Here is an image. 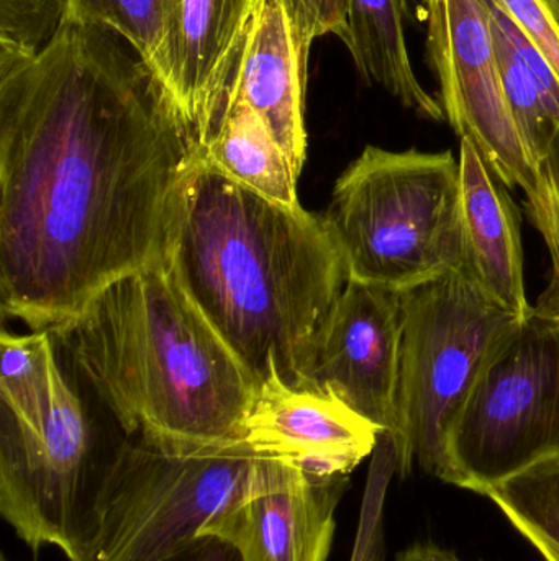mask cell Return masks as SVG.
Listing matches in <instances>:
<instances>
[{
	"label": "cell",
	"mask_w": 559,
	"mask_h": 561,
	"mask_svg": "<svg viewBox=\"0 0 559 561\" xmlns=\"http://www.w3.org/2000/svg\"><path fill=\"white\" fill-rule=\"evenodd\" d=\"M199 147L127 42L59 23L0 55V307L61 329L118 279L166 262Z\"/></svg>",
	"instance_id": "1"
},
{
	"label": "cell",
	"mask_w": 559,
	"mask_h": 561,
	"mask_svg": "<svg viewBox=\"0 0 559 561\" xmlns=\"http://www.w3.org/2000/svg\"><path fill=\"white\" fill-rule=\"evenodd\" d=\"M164 265L261 386L304 391L312 343L350 275L324 216L259 196L197 151Z\"/></svg>",
	"instance_id": "2"
},
{
	"label": "cell",
	"mask_w": 559,
	"mask_h": 561,
	"mask_svg": "<svg viewBox=\"0 0 559 561\" xmlns=\"http://www.w3.org/2000/svg\"><path fill=\"white\" fill-rule=\"evenodd\" d=\"M51 335L124 435L238 444L258 386L164 263L105 287Z\"/></svg>",
	"instance_id": "3"
},
{
	"label": "cell",
	"mask_w": 559,
	"mask_h": 561,
	"mask_svg": "<svg viewBox=\"0 0 559 561\" xmlns=\"http://www.w3.org/2000/svg\"><path fill=\"white\" fill-rule=\"evenodd\" d=\"M324 219L350 279L403 293L459 270V160L370 145L338 178Z\"/></svg>",
	"instance_id": "4"
},
{
	"label": "cell",
	"mask_w": 559,
	"mask_h": 561,
	"mask_svg": "<svg viewBox=\"0 0 559 561\" xmlns=\"http://www.w3.org/2000/svg\"><path fill=\"white\" fill-rule=\"evenodd\" d=\"M258 454L125 435L105 468L71 561H161L245 491Z\"/></svg>",
	"instance_id": "5"
},
{
	"label": "cell",
	"mask_w": 559,
	"mask_h": 561,
	"mask_svg": "<svg viewBox=\"0 0 559 561\" xmlns=\"http://www.w3.org/2000/svg\"><path fill=\"white\" fill-rule=\"evenodd\" d=\"M397 474L414 465L449 484L450 428L499 343L521 322L471 278L452 270L400 293Z\"/></svg>",
	"instance_id": "6"
},
{
	"label": "cell",
	"mask_w": 559,
	"mask_h": 561,
	"mask_svg": "<svg viewBox=\"0 0 559 561\" xmlns=\"http://www.w3.org/2000/svg\"><path fill=\"white\" fill-rule=\"evenodd\" d=\"M559 454V317L534 310L499 343L446 438L449 484L486 491Z\"/></svg>",
	"instance_id": "7"
},
{
	"label": "cell",
	"mask_w": 559,
	"mask_h": 561,
	"mask_svg": "<svg viewBox=\"0 0 559 561\" xmlns=\"http://www.w3.org/2000/svg\"><path fill=\"white\" fill-rule=\"evenodd\" d=\"M108 461L97 460L88 411L59 373L42 431H28L0 412L3 520L33 552L53 546L74 560Z\"/></svg>",
	"instance_id": "8"
},
{
	"label": "cell",
	"mask_w": 559,
	"mask_h": 561,
	"mask_svg": "<svg viewBox=\"0 0 559 561\" xmlns=\"http://www.w3.org/2000/svg\"><path fill=\"white\" fill-rule=\"evenodd\" d=\"M427 58L446 121L469 138L505 187L537 191L538 171L512 121L499 78L486 0H422Z\"/></svg>",
	"instance_id": "9"
},
{
	"label": "cell",
	"mask_w": 559,
	"mask_h": 561,
	"mask_svg": "<svg viewBox=\"0 0 559 561\" xmlns=\"http://www.w3.org/2000/svg\"><path fill=\"white\" fill-rule=\"evenodd\" d=\"M400 340V290L348 279L312 343L304 391L337 398L394 437Z\"/></svg>",
	"instance_id": "10"
},
{
	"label": "cell",
	"mask_w": 559,
	"mask_h": 561,
	"mask_svg": "<svg viewBox=\"0 0 559 561\" xmlns=\"http://www.w3.org/2000/svg\"><path fill=\"white\" fill-rule=\"evenodd\" d=\"M348 481L258 455L245 491L200 536L225 539L243 561H327Z\"/></svg>",
	"instance_id": "11"
},
{
	"label": "cell",
	"mask_w": 559,
	"mask_h": 561,
	"mask_svg": "<svg viewBox=\"0 0 559 561\" xmlns=\"http://www.w3.org/2000/svg\"><path fill=\"white\" fill-rule=\"evenodd\" d=\"M255 3L163 0V45L153 72L199 148L216 130Z\"/></svg>",
	"instance_id": "12"
},
{
	"label": "cell",
	"mask_w": 559,
	"mask_h": 561,
	"mask_svg": "<svg viewBox=\"0 0 559 561\" xmlns=\"http://www.w3.org/2000/svg\"><path fill=\"white\" fill-rule=\"evenodd\" d=\"M381 431L331 396L288 388L272 373L256 391L240 442L312 473L350 477L373 455Z\"/></svg>",
	"instance_id": "13"
},
{
	"label": "cell",
	"mask_w": 559,
	"mask_h": 561,
	"mask_svg": "<svg viewBox=\"0 0 559 561\" xmlns=\"http://www.w3.org/2000/svg\"><path fill=\"white\" fill-rule=\"evenodd\" d=\"M463 272L499 306L527 319L535 307L524 283L521 217L508 187L492 173L478 147L459 138Z\"/></svg>",
	"instance_id": "14"
},
{
	"label": "cell",
	"mask_w": 559,
	"mask_h": 561,
	"mask_svg": "<svg viewBox=\"0 0 559 561\" xmlns=\"http://www.w3.org/2000/svg\"><path fill=\"white\" fill-rule=\"evenodd\" d=\"M307 62L295 48L284 7L256 0L230 88L268 128L301 176L307 150L304 124Z\"/></svg>",
	"instance_id": "15"
},
{
	"label": "cell",
	"mask_w": 559,
	"mask_h": 561,
	"mask_svg": "<svg viewBox=\"0 0 559 561\" xmlns=\"http://www.w3.org/2000/svg\"><path fill=\"white\" fill-rule=\"evenodd\" d=\"M412 0H348V26L341 42L366 84L381 85L404 107L430 121H445L442 102L414 71L407 48Z\"/></svg>",
	"instance_id": "16"
},
{
	"label": "cell",
	"mask_w": 559,
	"mask_h": 561,
	"mask_svg": "<svg viewBox=\"0 0 559 561\" xmlns=\"http://www.w3.org/2000/svg\"><path fill=\"white\" fill-rule=\"evenodd\" d=\"M202 157L226 176L266 199L301 207L298 174L259 115L229 89L219 122Z\"/></svg>",
	"instance_id": "17"
},
{
	"label": "cell",
	"mask_w": 559,
	"mask_h": 561,
	"mask_svg": "<svg viewBox=\"0 0 559 561\" xmlns=\"http://www.w3.org/2000/svg\"><path fill=\"white\" fill-rule=\"evenodd\" d=\"M0 345V412L28 431H42L51 414L56 381L61 373L53 352V335L3 332Z\"/></svg>",
	"instance_id": "18"
},
{
	"label": "cell",
	"mask_w": 559,
	"mask_h": 561,
	"mask_svg": "<svg viewBox=\"0 0 559 561\" xmlns=\"http://www.w3.org/2000/svg\"><path fill=\"white\" fill-rule=\"evenodd\" d=\"M545 561H559V454L486 491Z\"/></svg>",
	"instance_id": "19"
},
{
	"label": "cell",
	"mask_w": 559,
	"mask_h": 561,
	"mask_svg": "<svg viewBox=\"0 0 559 561\" xmlns=\"http://www.w3.org/2000/svg\"><path fill=\"white\" fill-rule=\"evenodd\" d=\"M489 19H491L492 38H494L496 56H498L499 78L512 121L517 128L519 137L537 168L538 161L545 157L559 128L551 118L545 104L540 88L527 62L509 38L489 0Z\"/></svg>",
	"instance_id": "20"
},
{
	"label": "cell",
	"mask_w": 559,
	"mask_h": 561,
	"mask_svg": "<svg viewBox=\"0 0 559 561\" xmlns=\"http://www.w3.org/2000/svg\"><path fill=\"white\" fill-rule=\"evenodd\" d=\"M62 19L115 33L153 71L163 45V0H65Z\"/></svg>",
	"instance_id": "21"
},
{
	"label": "cell",
	"mask_w": 559,
	"mask_h": 561,
	"mask_svg": "<svg viewBox=\"0 0 559 561\" xmlns=\"http://www.w3.org/2000/svg\"><path fill=\"white\" fill-rule=\"evenodd\" d=\"M397 474V451L394 438L381 432L376 448L371 455L358 520L351 561H384L386 559V537H384V507L391 480Z\"/></svg>",
	"instance_id": "22"
},
{
	"label": "cell",
	"mask_w": 559,
	"mask_h": 561,
	"mask_svg": "<svg viewBox=\"0 0 559 561\" xmlns=\"http://www.w3.org/2000/svg\"><path fill=\"white\" fill-rule=\"evenodd\" d=\"M537 171V191L525 197V209L550 252L551 273L550 283L538 297L535 310L559 317V131L545 157L538 161Z\"/></svg>",
	"instance_id": "23"
},
{
	"label": "cell",
	"mask_w": 559,
	"mask_h": 561,
	"mask_svg": "<svg viewBox=\"0 0 559 561\" xmlns=\"http://www.w3.org/2000/svg\"><path fill=\"white\" fill-rule=\"evenodd\" d=\"M65 0H0V55L32 56L58 30Z\"/></svg>",
	"instance_id": "24"
},
{
	"label": "cell",
	"mask_w": 559,
	"mask_h": 561,
	"mask_svg": "<svg viewBox=\"0 0 559 561\" xmlns=\"http://www.w3.org/2000/svg\"><path fill=\"white\" fill-rule=\"evenodd\" d=\"M284 7L299 55L308 61L312 43L334 33L343 39L348 26V0H279Z\"/></svg>",
	"instance_id": "25"
},
{
	"label": "cell",
	"mask_w": 559,
	"mask_h": 561,
	"mask_svg": "<svg viewBox=\"0 0 559 561\" xmlns=\"http://www.w3.org/2000/svg\"><path fill=\"white\" fill-rule=\"evenodd\" d=\"M537 46L559 79V22L548 0H494Z\"/></svg>",
	"instance_id": "26"
},
{
	"label": "cell",
	"mask_w": 559,
	"mask_h": 561,
	"mask_svg": "<svg viewBox=\"0 0 559 561\" xmlns=\"http://www.w3.org/2000/svg\"><path fill=\"white\" fill-rule=\"evenodd\" d=\"M161 561H243L238 550L216 536H197Z\"/></svg>",
	"instance_id": "27"
},
{
	"label": "cell",
	"mask_w": 559,
	"mask_h": 561,
	"mask_svg": "<svg viewBox=\"0 0 559 561\" xmlns=\"http://www.w3.org/2000/svg\"><path fill=\"white\" fill-rule=\"evenodd\" d=\"M396 561H463L452 550L442 549L435 543H416L409 549L399 552Z\"/></svg>",
	"instance_id": "28"
},
{
	"label": "cell",
	"mask_w": 559,
	"mask_h": 561,
	"mask_svg": "<svg viewBox=\"0 0 559 561\" xmlns=\"http://www.w3.org/2000/svg\"><path fill=\"white\" fill-rule=\"evenodd\" d=\"M550 2L551 9H554L555 15H557L559 22V0H548Z\"/></svg>",
	"instance_id": "29"
},
{
	"label": "cell",
	"mask_w": 559,
	"mask_h": 561,
	"mask_svg": "<svg viewBox=\"0 0 559 561\" xmlns=\"http://www.w3.org/2000/svg\"><path fill=\"white\" fill-rule=\"evenodd\" d=\"M0 561H9V560H7L5 557L2 556V557H0Z\"/></svg>",
	"instance_id": "30"
}]
</instances>
